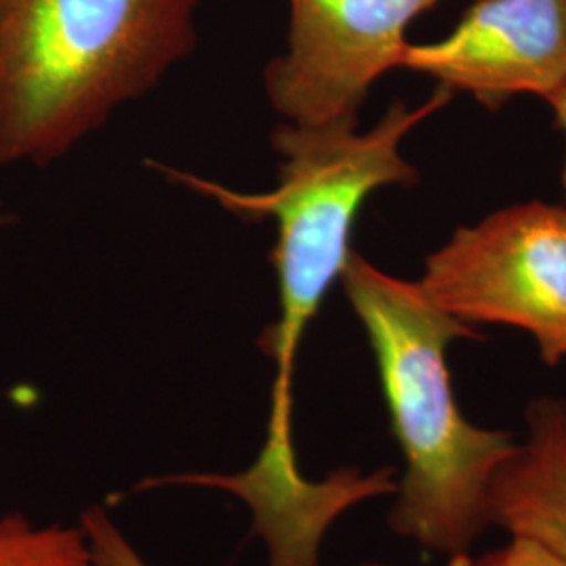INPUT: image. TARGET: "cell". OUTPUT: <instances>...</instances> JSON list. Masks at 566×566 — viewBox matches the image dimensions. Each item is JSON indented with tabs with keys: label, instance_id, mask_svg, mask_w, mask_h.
I'll return each instance as SVG.
<instances>
[{
	"label": "cell",
	"instance_id": "3957f363",
	"mask_svg": "<svg viewBox=\"0 0 566 566\" xmlns=\"http://www.w3.org/2000/svg\"><path fill=\"white\" fill-rule=\"evenodd\" d=\"M200 0H0V164L49 166L198 44Z\"/></svg>",
	"mask_w": 566,
	"mask_h": 566
},
{
	"label": "cell",
	"instance_id": "8fae6325",
	"mask_svg": "<svg viewBox=\"0 0 566 566\" xmlns=\"http://www.w3.org/2000/svg\"><path fill=\"white\" fill-rule=\"evenodd\" d=\"M552 109H554V116H556V124L558 128L565 133L566 137V86H563L560 91H556L554 95H549L546 99ZM565 187H566V166H565Z\"/></svg>",
	"mask_w": 566,
	"mask_h": 566
},
{
	"label": "cell",
	"instance_id": "9c48e42d",
	"mask_svg": "<svg viewBox=\"0 0 566 566\" xmlns=\"http://www.w3.org/2000/svg\"><path fill=\"white\" fill-rule=\"evenodd\" d=\"M82 531L88 539L95 566H147L139 552L124 537L120 528L99 506H93L82 514ZM357 566H388L380 563H365Z\"/></svg>",
	"mask_w": 566,
	"mask_h": 566
},
{
	"label": "cell",
	"instance_id": "5b68a950",
	"mask_svg": "<svg viewBox=\"0 0 566 566\" xmlns=\"http://www.w3.org/2000/svg\"><path fill=\"white\" fill-rule=\"evenodd\" d=\"M287 44L264 70L273 109L292 124L357 122L371 86L401 67L411 21L441 0H287Z\"/></svg>",
	"mask_w": 566,
	"mask_h": 566
},
{
	"label": "cell",
	"instance_id": "30bf717a",
	"mask_svg": "<svg viewBox=\"0 0 566 566\" xmlns=\"http://www.w3.org/2000/svg\"><path fill=\"white\" fill-rule=\"evenodd\" d=\"M449 566H566L563 560L547 554L544 547L512 537L506 546L489 549L485 554H455L449 558Z\"/></svg>",
	"mask_w": 566,
	"mask_h": 566
},
{
	"label": "cell",
	"instance_id": "7c38bea8",
	"mask_svg": "<svg viewBox=\"0 0 566 566\" xmlns=\"http://www.w3.org/2000/svg\"><path fill=\"white\" fill-rule=\"evenodd\" d=\"M9 221V217H7V212H4V206L0 203V224H4Z\"/></svg>",
	"mask_w": 566,
	"mask_h": 566
},
{
	"label": "cell",
	"instance_id": "52a82bcc",
	"mask_svg": "<svg viewBox=\"0 0 566 566\" xmlns=\"http://www.w3.org/2000/svg\"><path fill=\"white\" fill-rule=\"evenodd\" d=\"M526 437L500 465L489 489L491 526L533 542L566 565V403L531 401Z\"/></svg>",
	"mask_w": 566,
	"mask_h": 566
},
{
	"label": "cell",
	"instance_id": "6da1fadb",
	"mask_svg": "<svg viewBox=\"0 0 566 566\" xmlns=\"http://www.w3.org/2000/svg\"><path fill=\"white\" fill-rule=\"evenodd\" d=\"M344 294L371 344L390 428L403 453L388 525L439 556L470 552L491 526L489 489L516 449L507 430L481 428L458 407L447 348L481 338L403 282L350 252Z\"/></svg>",
	"mask_w": 566,
	"mask_h": 566
},
{
	"label": "cell",
	"instance_id": "8992f818",
	"mask_svg": "<svg viewBox=\"0 0 566 566\" xmlns=\"http://www.w3.org/2000/svg\"><path fill=\"white\" fill-rule=\"evenodd\" d=\"M401 67L489 109L566 86V0H474L446 39L407 44Z\"/></svg>",
	"mask_w": 566,
	"mask_h": 566
},
{
	"label": "cell",
	"instance_id": "277c9868",
	"mask_svg": "<svg viewBox=\"0 0 566 566\" xmlns=\"http://www.w3.org/2000/svg\"><path fill=\"white\" fill-rule=\"evenodd\" d=\"M418 283L460 322L518 327L547 365L566 359V208L521 203L458 229Z\"/></svg>",
	"mask_w": 566,
	"mask_h": 566
},
{
	"label": "cell",
	"instance_id": "7a4b0ae2",
	"mask_svg": "<svg viewBox=\"0 0 566 566\" xmlns=\"http://www.w3.org/2000/svg\"><path fill=\"white\" fill-rule=\"evenodd\" d=\"M451 99L439 91L420 107L392 103L371 130L357 133V122L292 124L282 122L271 145L282 158L280 185L266 193H240L219 182L158 166L166 177L196 189L243 219H273L277 242L271 263L277 275L280 319L261 336V348L275 361L271 409L264 441L294 443V374L304 332L315 319L327 290L340 280L350 256L353 224L365 200L380 187L413 182L418 170L401 154L413 126Z\"/></svg>",
	"mask_w": 566,
	"mask_h": 566
},
{
	"label": "cell",
	"instance_id": "ba28073f",
	"mask_svg": "<svg viewBox=\"0 0 566 566\" xmlns=\"http://www.w3.org/2000/svg\"><path fill=\"white\" fill-rule=\"evenodd\" d=\"M0 566H95L82 526L36 525L23 514L0 516Z\"/></svg>",
	"mask_w": 566,
	"mask_h": 566
}]
</instances>
